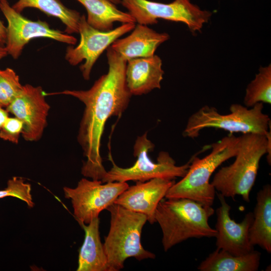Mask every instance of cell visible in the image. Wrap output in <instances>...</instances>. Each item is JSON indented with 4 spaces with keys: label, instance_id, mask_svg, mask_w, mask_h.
Instances as JSON below:
<instances>
[{
    "label": "cell",
    "instance_id": "5",
    "mask_svg": "<svg viewBox=\"0 0 271 271\" xmlns=\"http://www.w3.org/2000/svg\"><path fill=\"white\" fill-rule=\"evenodd\" d=\"M110 214V228L103 244L111 271L123 268L125 260L155 258L141 243V233L147 221L145 215L113 203L106 209Z\"/></svg>",
    "mask_w": 271,
    "mask_h": 271
},
{
    "label": "cell",
    "instance_id": "16",
    "mask_svg": "<svg viewBox=\"0 0 271 271\" xmlns=\"http://www.w3.org/2000/svg\"><path fill=\"white\" fill-rule=\"evenodd\" d=\"M127 36L116 40L111 48L126 61L155 55L158 47L170 37L166 33H158L147 25L138 24Z\"/></svg>",
    "mask_w": 271,
    "mask_h": 271
},
{
    "label": "cell",
    "instance_id": "29",
    "mask_svg": "<svg viewBox=\"0 0 271 271\" xmlns=\"http://www.w3.org/2000/svg\"><path fill=\"white\" fill-rule=\"evenodd\" d=\"M115 5H118L121 3V0H108Z\"/></svg>",
    "mask_w": 271,
    "mask_h": 271
},
{
    "label": "cell",
    "instance_id": "24",
    "mask_svg": "<svg viewBox=\"0 0 271 271\" xmlns=\"http://www.w3.org/2000/svg\"><path fill=\"white\" fill-rule=\"evenodd\" d=\"M7 197L18 198L26 202L31 208L34 206L31 195V185L25 183L22 178L13 177L8 180L7 187L0 190V199Z\"/></svg>",
    "mask_w": 271,
    "mask_h": 271
},
{
    "label": "cell",
    "instance_id": "26",
    "mask_svg": "<svg viewBox=\"0 0 271 271\" xmlns=\"http://www.w3.org/2000/svg\"><path fill=\"white\" fill-rule=\"evenodd\" d=\"M7 41V28L0 20V46H5Z\"/></svg>",
    "mask_w": 271,
    "mask_h": 271
},
{
    "label": "cell",
    "instance_id": "17",
    "mask_svg": "<svg viewBox=\"0 0 271 271\" xmlns=\"http://www.w3.org/2000/svg\"><path fill=\"white\" fill-rule=\"evenodd\" d=\"M99 217L87 224L80 222L85 232L83 243L80 249L77 271H111L99 233Z\"/></svg>",
    "mask_w": 271,
    "mask_h": 271
},
{
    "label": "cell",
    "instance_id": "21",
    "mask_svg": "<svg viewBox=\"0 0 271 271\" xmlns=\"http://www.w3.org/2000/svg\"><path fill=\"white\" fill-rule=\"evenodd\" d=\"M12 7L20 13L28 8L38 9L49 16L59 19L65 25L67 34L78 33L81 15L76 10L67 8L60 0H18Z\"/></svg>",
    "mask_w": 271,
    "mask_h": 271
},
{
    "label": "cell",
    "instance_id": "15",
    "mask_svg": "<svg viewBox=\"0 0 271 271\" xmlns=\"http://www.w3.org/2000/svg\"><path fill=\"white\" fill-rule=\"evenodd\" d=\"M164 74L162 61L155 54L127 61L125 81L132 95H141L161 88Z\"/></svg>",
    "mask_w": 271,
    "mask_h": 271
},
{
    "label": "cell",
    "instance_id": "22",
    "mask_svg": "<svg viewBox=\"0 0 271 271\" xmlns=\"http://www.w3.org/2000/svg\"><path fill=\"white\" fill-rule=\"evenodd\" d=\"M261 102L271 103V65L260 67L258 73L247 85L243 99L248 108Z\"/></svg>",
    "mask_w": 271,
    "mask_h": 271
},
{
    "label": "cell",
    "instance_id": "27",
    "mask_svg": "<svg viewBox=\"0 0 271 271\" xmlns=\"http://www.w3.org/2000/svg\"><path fill=\"white\" fill-rule=\"evenodd\" d=\"M8 117V111L0 106V130Z\"/></svg>",
    "mask_w": 271,
    "mask_h": 271
},
{
    "label": "cell",
    "instance_id": "28",
    "mask_svg": "<svg viewBox=\"0 0 271 271\" xmlns=\"http://www.w3.org/2000/svg\"><path fill=\"white\" fill-rule=\"evenodd\" d=\"M8 55L5 46H0V60Z\"/></svg>",
    "mask_w": 271,
    "mask_h": 271
},
{
    "label": "cell",
    "instance_id": "12",
    "mask_svg": "<svg viewBox=\"0 0 271 271\" xmlns=\"http://www.w3.org/2000/svg\"><path fill=\"white\" fill-rule=\"evenodd\" d=\"M40 86H23L18 95L6 108L23 122L22 132L25 140L33 142L41 139L47 121L50 105Z\"/></svg>",
    "mask_w": 271,
    "mask_h": 271
},
{
    "label": "cell",
    "instance_id": "1",
    "mask_svg": "<svg viewBox=\"0 0 271 271\" xmlns=\"http://www.w3.org/2000/svg\"><path fill=\"white\" fill-rule=\"evenodd\" d=\"M106 57L107 72L96 80L90 89L65 90L48 94L70 95L84 104L77 137L87 159L83 163L81 173L85 177L101 181L107 173L100 153L105 123L109 117L121 115L132 96L125 81L127 61L110 46L106 49Z\"/></svg>",
    "mask_w": 271,
    "mask_h": 271
},
{
    "label": "cell",
    "instance_id": "3",
    "mask_svg": "<svg viewBox=\"0 0 271 271\" xmlns=\"http://www.w3.org/2000/svg\"><path fill=\"white\" fill-rule=\"evenodd\" d=\"M214 212L212 206L188 198L162 199L155 218L162 231L164 251L189 238L215 237L217 231L208 223Z\"/></svg>",
    "mask_w": 271,
    "mask_h": 271
},
{
    "label": "cell",
    "instance_id": "11",
    "mask_svg": "<svg viewBox=\"0 0 271 271\" xmlns=\"http://www.w3.org/2000/svg\"><path fill=\"white\" fill-rule=\"evenodd\" d=\"M0 10L6 18L7 41L5 47L8 54L17 59L30 41L38 38H46L73 45L77 39L74 36L50 27L45 21H32L15 10L7 0H0Z\"/></svg>",
    "mask_w": 271,
    "mask_h": 271
},
{
    "label": "cell",
    "instance_id": "7",
    "mask_svg": "<svg viewBox=\"0 0 271 271\" xmlns=\"http://www.w3.org/2000/svg\"><path fill=\"white\" fill-rule=\"evenodd\" d=\"M154 148V145L148 139L146 132L136 140L133 155L137 160L131 167L127 168L118 167L109 155V159L112 163V167L107 172L102 182H145L155 178L174 180L177 177L183 178L186 175L191 159L186 164L177 166L176 162L168 152L162 151L159 154L157 162H154L149 155Z\"/></svg>",
    "mask_w": 271,
    "mask_h": 271
},
{
    "label": "cell",
    "instance_id": "13",
    "mask_svg": "<svg viewBox=\"0 0 271 271\" xmlns=\"http://www.w3.org/2000/svg\"><path fill=\"white\" fill-rule=\"evenodd\" d=\"M220 206L216 209L215 236L217 248L222 249L235 255H241L254 250L249 241L248 232L253 220V213L248 212L239 223L230 216V206L225 197L217 193Z\"/></svg>",
    "mask_w": 271,
    "mask_h": 271
},
{
    "label": "cell",
    "instance_id": "4",
    "mask_svg": "<svg viewBox=\"0 0 271 271\" xmlns=\"http://www.w3.org/2000/svg\"><path fill=\"white\" fill-rule=\"evenodd\" d=\"M239 141V137L230 133L212 144L211 152L205 157L192 156L187 173L170 188L165 198H188L212 206L216 190L210 183V178L220 165L236 156Z\"/></svg>",
    "mask_w": 271,
    "mask_h": 271
},
{
    "label": "cell",
    "instance_id": "2",
    "mask_svg": "<svg viewBox=\"0 0 271 271\" xmlns=\"http://www.w3.org/2000/svg\"><path fill=\"white\" fill-rule=\"evenodd\" d=\"M239 138L234 161L220 169L211 183L225 197L234 199L239 195L244 201L249 202L259 162L263 155L267 154V163L269 165L271 164V132L270 130L266 136L245 133Z\"/></svg>",
    "mask_w": 271,
    "mask_h": 271
},
{
    "label": "cell",
    "instance_id": "20",
    "mask_svg": "<svg viewBox=\"0 0 271 271\" xmlns=\"http://www.w3.org/2000/svg\"><path fill=\"white\" fill-rule=\"evenodd\" d=\"M261 258L259 251L235 255L217 248L210 253L198 266L200 271H256Z\"/></svg>",
    "mask_w": 271,
    "mask_h": 271
},
{
    "label": "cell",
    "instance_id": "25",
    "mask_svg": "<svg viewBox=\"0 0 271 271\" xmlns=\"http://www.w3.org/2000/svg\"><path fill=\"white\" fill-rule=\"evenodd\" d=\"M23 129V122L18 118L9 117L0 130V138L18 144Z\"/></svg>",
    "mask_w": 271,
    "mask_h": 271
},
{
    "label": "cell",
    "instance_id": "9",
    "mask_svg": "<svg viewBox=\"0 0 271 271\" xmlns=\"http://www.w3.org/2000/svg\"><path fill=\"white\" fill-rule=\"evenodd\" d=\"M81 179L76 187H64L66 198L70 199L74 214L79 223L88 224L99 213L114 203L116 199L129 187L126 182Z\"/></svg>",
    "mask_w": 271,
    "mask_h": 271
},
{
    "label": "cell",
    "instance_id": "6",
    "mask_svg": "<svg viewBox=\"0 0 271 271\" xmlns=\"http://www.w3.org/2000/svg\"><path fill=\"white\" fill-rule=\"evenodd\" d=\"M261 102L248 108L238 103L231 105L230 113L222 114L214 107L205 105L189 118L183 135L194 139L206 128H219L230 133L241 132L267 135L270 130V119L263 112Z\"/></svg>",
    "mask_w": 271,
    "mask_h": 271
},
{
    "label": "cell",
    "instance_id": "18",
    "mask_svg": "<svg viewBox=\"0 0 271 271\" xmlns=\"http://www.w3.org/2000/svg\"><path fill=\"white\" fill-rule=\"evenodd\" d=\"M253 220L248 235L250 244L271 252V186L266 184L257 193Z\"/></svg>",
    "mask_w": 271,
    "mask_h": 271
},
{
    "label": "cell",
    "instance_id": "23",
    "mask_svg": "<svg viewBox=\"0 0 271 271\" xmlns=\"http://www.w3.org/2000/svg\"><path fill=\"white\" fill-rule=\"evenodd\" d=\"M23 86L13 69H0V106L6 108L20 93Z\"/></svg>",
    "mask_w": 271,
    "mask_h": 271
},
{
    "label": "cell",
    "instance_id": "8",
    "mask_svg": "<svg viewBox=\"0 0 271 271\" xmlns=\"http://www.w3.org/2000/svg\"><path fill=\"white\" fill-rule=\"evenodd\" d=\"M139 24H157L159 19L185 24L192 32L200 31L211 13L202 10L190 0L162 3L149 0H121L120 3Z\"/></svg>",
    "mask_w": 271,
    "mask_h": 271
},
{
    "label": "cell",
    "instance_id": "14",
    "mask_svg": "<svg viewBox=\"0 0 271 271\" xmlns=\"http://www.w3.org/2000/svg\"><path fill=\"white\" fill-rule=\"evenodd\" d=\"M175 183L174 180L164 178L137 182L136 185L124 191L114 203L145 215L147 221L152 224L156 222L155 215L159 203Z\"/></svg>",
    "mask_w": 271,
    "mask_h": 271
},
{
    "label": "cell",
    "instance_id": "19",
    "mask_svg": "<svg viewBox=\"0 0 271 271\" xmlns=\"http://www.w3.org/2000/svg\"><path fill=\"white\" fill-rule=\"evenodd\" d=\"M86 9V21L92 27L101 31L113 29L115 22L136 23L134 18L108 0H76Z\"/></svg>",
    "mask_w": 271,
    "mask_h": 271
},
{
    "label": "cell",
    "instance_id": "10",
    "mask_svg": "<svg viewBox=\"0 0 271 271\" xmlns=\"http://www.w3.org/2000/svg\"><path fill=\"white\" fill-rule=\"evenodd\" d=\"M135 26L136 23H125L112 30L101 31L90 26L82 15L78 24L80 42L76 47L67 48L65 58L72 66L84 61L80 70L83 78L88 80L92 68L102 53L116 40L131 31Z\"/></svg>",
    "mask_w": 271,
    "mask_h": 271
}]
</instances>
